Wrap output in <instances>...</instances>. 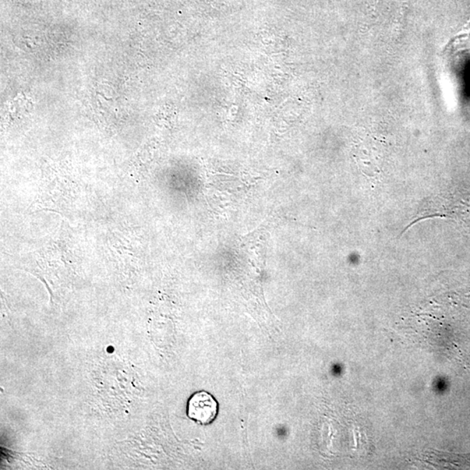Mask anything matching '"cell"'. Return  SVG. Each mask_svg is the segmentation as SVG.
Masks as SVG:
<instances>
[{
	"mask_svg": "<svg viewBox=\"0 0 470 470\" xmlns=\"http://www.w3.org/2000/svg\"><path fill=\"white\" fill-rule=\"evenodd\" d=\"M218 413V402L207 391L196 392L187 402V416L200 425H210L216 419Z\"/></svg>",
	"mask_w": 470,
	"mask_h": 470,
	"instance_id": "cell-1",
	"label": "cell"
}]
</instances>
